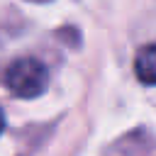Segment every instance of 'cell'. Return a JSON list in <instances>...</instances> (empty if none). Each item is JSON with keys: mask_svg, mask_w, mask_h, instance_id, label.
<instances>
[{"mask_svg": "<svg viewBox=\"0 0 156 156\" xmlns=\"http://www.w3.org/2000/svg\"><path fill=\"white\" fill-rule=\"evenodd\" d=\"M2 83H5V88L15 98L32 100V98H39L46 90V85H49V71H46V66L39 58L22 56V58H15L5 68Z\"/></svg>", "mask_w": 156, "mask_h": 156, "instance_id": "1", "label": "cell"}, {"mask_svg": "<svg viewBox=\"0 0 156 156\" xmlns=\"http://www.w3.org/2000/svg\"><path fill=\"white\" fill-rule=\"evenodd\" d=\"M134 73L141 83L156 85V41L144 44L134 56Z\"/></svg>", "mask_w": 156, "mask_h": 156, "instance_id": "2", "label": "cell"}, {"mask_svg": "<svg viewBox=\"0 0 156 156\" xmlns=\"http://www.w3.org/2000/svg\"><path fill=\"white\" fill-rule=\"evenodd\" d=\"M29 2H49V0H29Z\"/></svg>", "mask_w": 156, "mask_h": 156, "instance_id": "3", "label": "cell"}]
</instances>
